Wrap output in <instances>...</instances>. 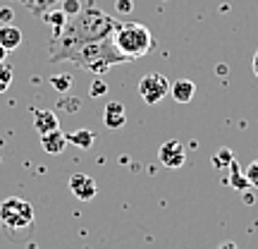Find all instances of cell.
<instances>
[{
	"label": "cell",
	"mask_w": 258,
	"mask_h": 249,
	"mask_svg": "<svg viewBox=\"0 0 258 249\" xmlns=\"http://www.w3.org/2000/svg\"><path fill=\"white\" fill-rule=\"evenodd\" d=\"M253 74L258 77V51H256V56H253Z\"/></svg>",
	"instance_id": "obj_26"
},
{
	"label": "cell",
	"mask_w": 258,
	"mask_h": 249,
	"mask_svg": "<svg viewBox=\"0 0 258 249\" xmlns=\"http://www.w3.org/2000/svg\"><path fill=\"white\" fill-rule=\"evenodd\" d=\"M64 60H72L74 65H79V67H84V70H89V72L101 77L110 65L122 63L127 58L115 51L110 38H105V41H98V43H86V46L74 48L72 53L64 56Z\"/></svg>",
	"instance_id": "obj_2"
},
{
	"label": "cell",
	"mask_w": 258,
	"mask_h": 249,
	"mask_svg": "<svg viewBox=\"0 0 258 249\" xmlns=\"http://www.w3.org/2000/svg\"><path fill=\"white\" fill-rule=\"evenodd\" d=\"M22 41H24V34H22L17 27H12V24H0V46L5 48L8 53L22 46Z\"/></svg>",
	"instance_id": "obj_11"
},
{
	"label": "cell",
	"mask_w": 258,
	"mask_h": 249,
	"mask_svg": "<svg viewBox=\"0 0 258 249\" xmlns=\"http://www.w3.org/2000/svg\"><path fill=\"white\" fill-rule=\"evenodd\" d=\"M67 137V144H72L77 148H91L93 141H96V134H93L91 129H77V132H70V134H64Z\"/></svg>",
	"instance_id": "obj_13"
},
{
	"label": "cell",
	"mask_w": 258,
	"mask_h": 249,
	"mask_svg": "<svg viewBox=\"0 0 258 249\" xmlns=\"http://www.w3.org/2000/svg\"><path fill=\"white\" fill-rule=\"evenodd\" d=\"M167 93H170V82H167V77L158 72H151L146 77H141V82H139V96L144 98V103L148 106H156L165 98Z\"/></svg>",
	"instance_id": "obj_5"
},
{
	"label": "cell",
	"mask_w": 258,
	"mask_h": 249,
	"mask_svg": "<svg viewBox=\"0 0 258 249\" xmlns=\"http://www.w3.org/2000/svg\"><path fill=\"white\" fill-rule=\"evenodd\" d=\"M158 161L165 168H182L186 163V148L182 141L177 139H170L163 146L158 148Z\"/></svg>",
	"instance_id": "obj_6"
},
{
	"label": "cell",
	"mask_w": 258,
	"mask_h": 249,
	"mask_svg": "<svg viewBox=\"0 0 258 249\" xmlns=\"http://www.w3.org/2000/svg\"><path fill=\"white\" fill-rule=\"evenodd\" d=\"M246 177H249V182L253 189H258V158L256 161H251V166L246 168Z\"/></svg>",
	"instance_id": "obj_22"
},
{
	"label": "cell",
	"mask_w": 258,
	"mask_h": 249,
	"mask_svg": "<svg viewBox=\"0 0 258 249\" xmlns=\"http://www.w3.org/2000/svg\"><path fill=\"white\" fill-rule=\"evenodd\" d=\"M115 27H117V22L110 15H105L93 3H89L74 17H67V24H64L62 34L57 38H53V43H50V63L64 60V56L72 53L74 48L110 38Z\"/></svg>",
	"instance_id": "obj_1"
},
{
	"label": "cell",
	"mask_w": 258,
	"mask_h": 249,
	"mask_svg": "<svg viewBox=\"0 0 258 249\" xmlns=\"http://www.w3.org/2000/svg\"><path fill=\"white\" fill-rule=\"evenodd\" d=\"M112 46L115 51L124 56L127 60H134V58L146 56L148 51L153 48V36L144 24H137V22H124V24H117L115 31H112Z\"/></svg>",
	"instance_id": "obj_3"
},
{
	"label": "cell",
	"mask_w": 258,
	"mask_h": 249,
	"mask_svg": "<svg viewBox=\"0 0 258 249\" xmlns=\"http://www.w3.org/2000/svg\"><path fill=\"white\" fill-rule=\"evenodd\" d=\"M12 17H15L12 8H0V24H10V22H12Z\"/></svg>",
	"instance_id": "obj_23"
},
{
	"label": "cell",
	"mask_w": 258,
	"mask_h": 249,
	"mask_svg": "<svg viewBox=\"0 0 258 249\" xmlns=\"http://www.w3.org/2000/svg\"><path fill=\"white\" fill-rule=\"evenodd\" d=\"M244 202H246V204H253V194H244Z\"/></svg>",
	"instance_id": "obj_28"
},
{
	"label": "cell",
	"mask_w": 258,
	"mask_h": 249,
	"mask_svg": "<svg viewBox=\"0 0 258 249\" xmlns=\"http://www.w3.org/2000/svg\"><path fill=\"white\" fill-rule=\"evenodd\" d=\"M91 98H101V96H105V93H108V84L103 82L101 77H96V79H93V84H91Z\"/></svg>",
	"instance_id": "obj_20"
},
{
	"label": "cell",
	"mask_w": 258,
	"mask_h": 249,
	"mask_svg": "<svg viewBox=\"0 0 258 249\" xmlns=\"http://www.w3.org/2000/svg\"><path fill=\"white\" fill-rule=\"evenodd\" d=\"M5 58H8V51H5V48L0 46V63H5Z\"/></svg>",
	"instance_id": "obj_27"
},
{
	"label": "cell",
	"mask_w": 258,
	"mask_h": 249,
	"mask_svg": "<svg viewBox=\"0 0 258 249\" xmlns=\"http://www.w3.org/2000/svg\"><path fill=\"white\" fill-rule=\"evenodd\" d=\"M234 156H232L230 148H220V151H215V156H213V166L215 168H230Z\"/></svg>",
	"instance_id": "obj_18"
},
{
	"label": "cell",
	"mask_w": 258,
	"mask_h": 249,
	"mask_svg": "<svg viewBox=\"0 0 258 249\" xmlns=\"http://www.w3.org/2000/svg\"><path fill=\"white\" fill-rule=\"evenodd\" d=\"M12 65L10 63H0V93H5L12 84Z\"/></svg>",
	"instance_id": "obj_17"
},
{
	"label": "cell",
	"mask_w": 258,
	"mask_h": 249,
	"mask_svg": "<svg viewBox=\"0 0 258 249\" xmlns=\"http://www.w3.org/2000/svg\"><path fill=\"white\" fill-rule=\"evenodd\" d=\"M41 146L48 154H62V148L67 146V137L62 134V129H55V132H48V134H41Z\"/></svg>",
	"instance_id": "obj_12"
},
{
	"label": "cell",
	"mask_w": 258,
	"mask_h": 249,
	"mask_svg": "<svg viewBox=\"0 0 258 249\" xmlns=\"http://www.w3.org/2000/svg\"><path fill=\"white\" fill-rule=\"evenodd\" d=\"M0 223L12 232L29 230L34 223V206L19 196H10L0 202Z\"/></svg>",
	"instance_id": "obj_4"
},
{
	"label": "cell",
	"mask_w": 258,
	"mask_h": 249,
	"mask_svg": "<svg viewBox=\"0 0 258 249\" xmlns=\"http://www.w3.org/2000/svg\"><path fill=\"white\" fill-rule=\"evenodd\" d=\"M115 8H117V12H132V10H134V3H132V0H117Z\"/></svg>",
	"instance_id": "obj_24"
},
{
	"label": "cell",
	"mask_w": 258,
	"mask_h": 249,
	"mask_svg": "<svg viewBox=\"0 0 258 249\" xmlns=\"http://www.w3.org/2000/svg\"><path fill=\"white\" fill-rule=\"evenodd\" d=\"M70 192L79 199V202H91L96 192H98V187H96V180L89 177L86 173H74L70 177Z\"/></svg>",
	"instance_id": "obj_7"
},
{
	"label": "cell",
	"mask_w": 258,
	"mask_h": 249,
	"mask_svg": "<svg viewBox=\"0 0 258 249\" xmlns=\"http://www.w3.org/2000/svg\"><path fill=\"white\" fill-rule=\"evenodd\" d=\"M41 17H43L46 24L53 27V38H57L60 34H62L64 24H67V15H64L62 10H53V12H46V15H41Z\"/></svg>",
	"instance_id": "obj_14"
},
{
	"label": "cell",
	"mask_w": 258,
	"mask_h": 249,
	"mask_svg": "<svg viewBox=\"0 0 258 249\" xmlns=\"http://www.w3.org/2000/svg\"><path fill=\"white\" fill-rule=\"evenodd\" d=\"M170 96L177 103H189L196 96V84L191 79H177L175 84H170Z\"/></svg>",
	"instance_id": "obj_10"
},
{
	"label": "cell",
	"mask_w": 258,
	"mask_h": 249,
	"mask_svg": "<svg viewBox=\"0 0 258 249\" xmlns=\"http://www.w3.org/2000/svg\"><path fill=\"white\" fill-rule=\"evenodd\" d=\"M34 127L38 134H48L60 129V118L55 115V111H34Z\"/></svg>",
	"instance_id": "obj_9"
},
{
	"label": "cell",
	"mask_w": 258,
	"mask_h": 249,
	"mask_svg": "<svg viewBox=\"0 0 258 249\" xmlns=\"http://www.w3.org/2000/svg\"><path fill=\"white\" fill-rule=\"evenodd\" d=\"M19 3H22V5H27V8L31 10V12H36V15H43V12H46L55 0H19Z\"/></svg>",
	"instance_id": "obj_19"
},
{
	"label": "cell",
	"mask_w": 258,
	"mask_h": 249,
	"mask_svg": "<svg viewBox=\"0 0 258 249\" xmlns=\"http://www.w3.org/2000/svg\"><path fill=\"white\" fill-rule=\"evenodd\" d=\"M127 122V111H124V103L120 101H108L105 103V111H103V125L108 129H120Z\"/></svg>",
	"instance_id": "obj_8"
},
{
	"label": "cell",
	"mask_w": 258,
	"mask_h": 249,
	"mask_svg": "<svg viewBox=\"0 0 258 249\" xmlns=\"http://www.w3.org/2000/svg\"><path fill=\"white\" fill-rule=\"evenodd\" d=\"M50 84H53L55 91L67 93L70 86H72V74H53V77H50Z\"/></svg>",
	"instance_id": "obj_16"
},
{
	"label": "cell",
	"mask_w": 258,
	"mask_h": 249,
	"mask_svg": "<svg viewBox=\"0 0 258 249\" xmlns=\"http://www.w3.org/2000/svg\"><path fill=\"white\" fill-rule=\"evenodd\" d=\"M230 170H232V173H230V180H227V182H230L234 189H239V192H249V189H251V182H249V177H246V173H241L239 166H237L234 161H232Z\"/></svg>",
	"instance_id": "obj_15"
},
{
	"label": "cell",
	"mask_w": 258,
	"mask_h": 249,
	"mask_svg": "<svg viewBox=\"0 0 258 249\" xmlns=\"http://www.w3.org/2000/svg\"><path fill=\"white\" fill-rule=\"evenodd\" d=\"M82 10V0H62V12L67 17H74Z\"/></svg>",
	"instance_id": "obj_21"
},
{
	"label": "cell",
	"mask_w": 258,
	"mask_h": 249,
	"mask_svg": "<svg viewBox=\"0 0 258 249\" xmlns=\"http://www.w3.org/2000/svg\"><path fill=\"white\" fill-rule=\"evenodd\" d=\"M218 249H239V247H237L234 242H222V244H220Z\"/></svg>",
	"instance_id": "obj_25"
}]
</instances>
